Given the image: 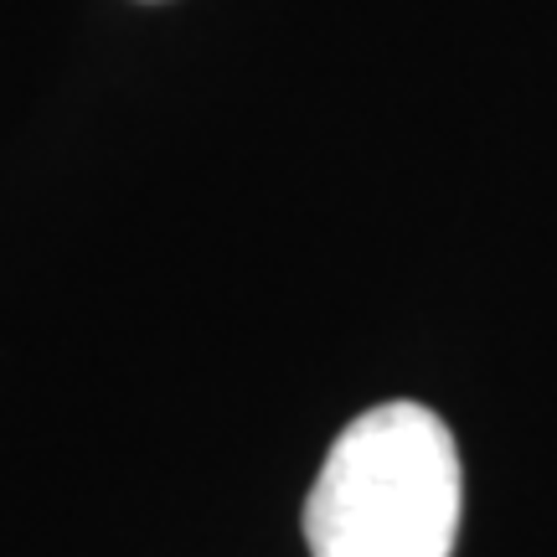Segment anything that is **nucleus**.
Returning a JSON list of instances; mask_svg holds the SVG:
<instances>
[{"label":"nucleus","instance_id":"obj_1","mask_svg":"<svg viewBox=\"0 0 557 557\" xmlns=\"http://www.w3.org/2000/svg\"><path fill=\"white\" fill-rule=\"evenodd\" d=\"M465 470L449 423L423 403L351 418L305 500L310 557H449Z\"/></svg>","mask_w":557,"mask_h":557}]
</instances>
